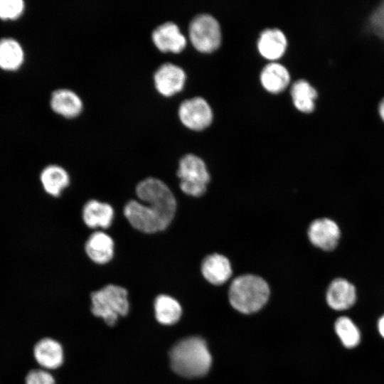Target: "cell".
Returning a JSON list of instances; mask_svg holds the SVG:
<instances>
[{"instance_id":"obj_2","label":"cell","mask_w":384,"mask_h":384,"mask_svg":"<svg viewBox=\"0 0 384 384\" xmlns=\"http://www.w3.org/2000/svg\"><path fill=\"white\" fill-rule=\"evenodd\" d=\"M169 358L172 370L189 378L205 375L212 363L206 341L198 336L178 341L170 350Z\"/></svg>"},{"instance_id":"obj_18","label":"cell","mask_w":384,"mask_h":384,"mask_svg":"<svg viewBox=\"0 0 384 384\" xmlns=\"http://www.w3.org/2000/svg\"><path fill=\"white\" fill-rule=\"evenodd\" d=\"M40 180L45 191L53 197H58L70 181L65 169L56 164L45 167L41 173Z\"/></svg>"},{"instance_id":"obj_22","label":"cell","mask_w":384,"mask_h":384,"mask_svg":"<svg viewBox=\"0 0 384 384\" xmlns=\"http://www.w3.org/2000/svg\"><path fill=\"white\" fill-rule=\"evenodd\" d=\"M154 309L157 321L165 325L177 322L182 313L179 303L173 297L165 294L159 295L156 298Z\"/></svg>"},{"instance_id":"obj_15","label":"cell","mask_w":384,"mask_h":384,"mask_svg":"<svg viewBox=\"0 0 384 384\" xmlns=\"http://www.w3.org/2000/svg\"><path fill=\"white\" fill-rule=\"evenodd\" d=\"M50 106L58 114L74 117L81 112L83 104L80 96L73 90L59 88L52 92Z\"/></svg>"},{"instance_id":"obj_26","label":"cell","mask_w":384,"mask_h":384,"mask_svg":"<svg viewBox=\"0 0 384 384\" xmlns=\"http://www.w3.org/2000/svg\"><path fill=\"white\" fill-rule=\"evenodd\" d=\"M26 384H55V380L47 371L33 370L28 373Z\"/></svg>"},{"instance_id":"obj_11","label":"cell","mask_w":384,"mask_h":384,"mask_svg":"<svg viewBox=\"0 0 384 384\" xmlns=\"http://www.w3.org/2000/svg\"><path fill=\"white\" fill-rule=\"evenodd\" d=\"M155 46L163 52H181L186 45V38L179 27L172 21L164 22L151 33Z\"/></svg>"},{"instance_id":"obj_23","label":"cell","mask_w":384,"mask_h":384,"mask_svg":"<svg viewBox=\"0 0 384 384\" xmlns=\"http://www.w3.org/2000/svg\"><path fill=\"white\" fill-rule=\"evenodd\" d=\"M334 329L343 346L347 348H355L361 342L359 329L348 316H342L337 318Z\"/></svg>"},{"instance_id":"obj_7","label":"cell","mask_w":384,"mask_h":384,"mask_svg":"<svg viewBox=\"0 0 384 384\" xmlns=\"http://www.w3.org/2000/svg\"><path fill=\"white\" fill-rule=\"evenodd\" d=\"M307 236L315 247L331 252L341 242L342 230L337 221L331 218L322 217L313 220L307 230Z\"/></svg>"},{"instance_id":"obj_10","label":"cell","mask_w":384,"mask_h":384,"mask_svg":"<svg viewBox=\"0 0 384 384\" xmlns=\"http://www.w3.org/2000/svg\"><path fill=\"white\" fill-rule=\"evenodd\" d=\"M185 81L183 69L170 62L161 64L154 74V86L164 96H171L181 90Z\"/></svg>"},{"instance_id":"obj_1","label":"cell","mask_w":384,"mask_h":384,"mask_svg":"<svg viewBox=\"0 0 384 384\" xmlns=\"http://www.w3.org/2000/svg\"><path fill=\"white\" fill-rule=\"evenodd\" d=\"M136 195L140 203L130 200L123 213L130 225L144 233H154L166 229L172 222L177 203L168 186L156 178L149 177L136 186Z\"/></svg>"},{"instance_id":"obj_8","label":"cell","mask_w":384,"mask_h":384,"mask_svg":"<svg viewBox=\"0 0 384 384\" xmlns=\"http://www.w3.org/2000/svg\"><path fill=\"white\" fill-rule=\"evenodd\" d=\"M178 117L182 123L192 129H202L213 119V112L208 102L201 97L183 100L178 107Z\"/></svg>"},{"instance_id":"obj_14","label":"cell","mask_w":384,"mask_h":384,"mask_svg":"<svg viewBox=\"0 0 384 384\" xmlns=\"http://www.w3.org/2000/svg\"><path fill=\"white\" fill-rule=\"evenodd\" d=\"M203 277L210 284L221 285L232 275V267L229 260L224 255L213 253L204 258L201 264Z\"/></svg>"},{"instance_id":"obj_9","label":"cell","mask_w":384,"mask_h":384,"mask_svg":"<svg viewBox=\"0 0 384 384\" xmlns=\"http://www.w3.org/2000/svg\"><path fill=\"white\" fill-rule=\"evenodd\" d=\"M356 299V287L348 279L338 277L329 283L326 292V300L332 309H348L355 304Z\"/></svg>"},{"instance_id":"obj_6","label":"cell","mask_w":384,"mask_h":384,"mask_svg":"<svg viewBox=\"0 0 384 384\" xmlns=\"http://www.w3.org/2000/svg\"><path fill=\"white\" fill-rule=\"evenodd\" d=\"M188 35L193 46L201 52L213 51L219 46L221 41L219 23L208 14H198L191 20Z\"/></svg>"},{"instance_id":"obj_5","label":"cell","mask_w":384,"mask_h":384,"mask_svg":"<svg viewBox=\"0 0 384 384\" xmlns=\"http://www.w3.org/2000/svg\"><path fill=\"white\" fill-rule=\"evenodd\" d=\"M180 188L186 194L199 197L207 190L210 175L204 161L198 156L188 154L181 158L176 172Z\"/></svg>"},{"instance_id":"obj_21","label":"cell","mask_w":384,"mask_h":384,"mask_svg":"<svg viewBox=\"0 0 384 384\" xmlns=\"http://www.w3.org/2000/svg\"><path fill=\"white\" fill-rule=\"evenodd\" d=\"M291 95L294 106L301 112L309 113L315 110L318 91L308 80H296L292 86Z\"/></svg>"},{"instance_id":"obj_24","label":"cell","mask_w":384,"mask_h":384,"mask_svg":"<svg viewBox=\"0 0 384 384\" xmlns=\"http://www.w3.org/2000/svg\"><path fill=\"white\" fill-rule=\"evenodd\" d=\"M370 33L384 42V0L375 1L366 18Z\"/></svg>"},{"instance_id":"obj_3","label":"cell","mask_w":384,"mask_h":384,"mask_svg":"<svg viewBox=\"0 0 384 384\" xmlns=\"http://www.w3.org/2000/svg\"><path fill=\"white\" fill-rule=\"evenodd\" d=\"M267 282L254 274H243L234 279L230 286L228 298L231 306L243 314L259 311L270 297Z\"/></svg>"},{"instance_id":"obj_25","label":"cell","mask_w":384,"mask_h":384,"mask_svg":"<svg viewBox=\"0 0 384 384\" xmlns=\"http://www.w3.org/2000/svg\"><path fill=\"white\" fill-rule=\"evenodd\" d=\"M26 9L23 0H0V19L14 21L20 18Z\"/></svg>"},{"instance_id":"obj_17","label":"cell","mask_w":384,"mask_h":384,"mask_svg":"<svg viewBox=\"0 0 384 384\" xmlns=\"http://www.w3.org/2000/svg\"><path fill=\"white\" fill-rule=\"evenodd\" d=\"M25 50L21 43L13 37L0 38V69L13 72L24 63Z\"/></svg>"},{"instance_id":"obj_20","label":"cell","mask_w":384,"mask_h":384,"mask_svg":"<svg viewBox=\"0 0 384 384\" xmlns=\"http://www.w3.org/2000/svg\"><path fill=\"white\" fill-rule=\"evenodd\" d=\"M289 80L290 76L287 68L277 62L266 65L260 73L262 85L272 92L283 90L289 84Z\"/></svg>"},{"instance_id":"obj_28","label":"cell","mask_w":384,"mask_h":384,"mask_svg":"<svg viewBox=\"0 0 384 384\" xmlns=\"http://www.w3.org/2000/svg\"><path fill=\"white\" fill-rule=\"evenodd\" d=\"M378 329L380 336L384 338V314L378 321Z\"/></svg>"},{"instance_id":"obj_27","label":"cell","mask_w":384,"mask_h":384,"mask_svg":"<svg viewBox=\"0 0 384 384\" xmlns=\"http://www.w3.org/2000/svg\"><path fill=\"white\" fill-rule=\"evenodd\" d=\"M378 112L380 118L384 122V97L381 98L378 105Z\"/></svg>"},{"instance_id":"obj_16","label":"cell","mask_w":384,"mask_h":384,"mask_svg":"<svg viewBox=\"0 0 384 384\" xmlns=\"http://www.w3.org/2000/svg\"><path fill=\"white\" fill-rule=\"evenodd\" d=\"M287 45L284 33L277 28H266L261 32L257 41V48L260 54L270 60H274L283 55Z\"/></svg>"},{"instance_id":"obj_4","label":"cell","mask_w":384,"mask_h":384,"mask_svg":"<svg viewBox=\"0 0 384 384\" xmlns=\"http://www.w3.org/2000/svg\"><path fill=\"white\" fill-rule=\"evenodd\" d=\"M91 311L104 319L109 326H113L119 316H125L129 311L127 291L125 288L107 284L92 292Z\"/></svg>"},{"instance_id":"obj_13","label":"cell","mask_w":384,"mask_h":384,"mask_svg":"<svg viewBox=\"0 0 384 384\" xmlns=\"http://www.w3.org/2000/svg\"><path fill=\"white\" fill-rule=\"evenodd\" d=\"M114 211L111 205L96 199L85 203L82 216L85 224L90 228H108L111 226Z\"/></svg>"},{"instance_id":"obj_12","label":"cell","mask_w":384,"mask_h":384,"mask_svg":"<svg viewBox=\"0 0 384 384\" xmlns=\"http://www.w3.org/2000/svg\"><path fill=\"white\" fill-rule=\"evenodd\" d=\"M85 251L95 263L105 265L111 261L114 252V242L112 237L102 231L92 233L85 244Z\"/></svg>"},{"instance_id":"obj_19","label":"cell","mask_w":384,"mask_h":384,"mask_svg":"<svg viewBox=\"0 0 384 384\" xmlns=\"http://www.w3.org/2000/svg\"><path fill=\"white\" fill-rule=\"evenodd\" d=\"M34 356L36 361L43 367L54 369L63 363V349L57 341L50 338L39 341L34 347Z\"/></svg>"}]
</instances>
